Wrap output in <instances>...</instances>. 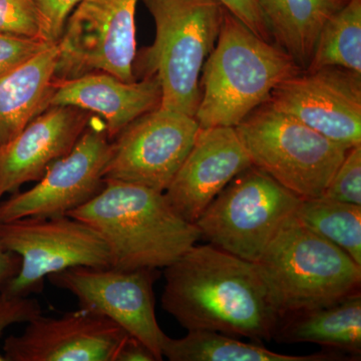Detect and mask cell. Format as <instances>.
<instances>
[{
    "mask_svg": "<svg viewBox=\"0 0 361 361\" xmlns=\"http://www.w3.org/2000/svg\"><path fill=\"white\" fill-rule=\"evenodd\" d=\"M361 75L341 68L303 70L266 104L345 148L361 145Z\"/></svg>",
    "mask_w": 361,
    "mask_h": 361,
    "instance_id": "4fadbf2b",
    "label": "cell"
},
{
    "mask_svg": "<svg viewBox=\"0 0 361 361\" xmlns=\"http://www.w3.org/2000/svg\"><path fill=\"white\" fill-rule=\"evenodd\" d=\"M111 141L104 125L87 126L73 149L47 169L37 185L0 201V223L68 215L104 186Z\"/></svg>",
    "mask_w": 361,
    "mask_h": 361,
    "instance_id": "7c38bea8",
    "label": "cell"
},
{
    "mask_svg": "<svg viewBox=\"0 0 361 361\" xmlns=\"http://www.w3.org/2000/svg\"><path fill=\"white\" fill-rule=\"evenodd\" d=\"M158 276L157 269L78 266L54 273L47 279L77 297L80 308L109 318L146 344L161 361L167 336L156 316L153 285Z\"/></svg>",
    "mask_w": 361,
    "mask_h": 361,
    "instance_id": "30bf717a",
    "label": "cell"
},
{
    "mask_svg": "<svg viewBox=\"0 0 361 361\" xmlns=\"http://www.w3.org/2000/svg\"><path fill=\"white\" fill-rule=\"evenodd\" d=\"M255 265L279 316L330 305L360 291V266L294 214Z\"/></svg>",
    "mask_w": 361,
    "mask_h": 361,
    "instance_id": "277c9868",
    "label": "cell"
},
{
    "mask_svg": "<svg viewBox=\"0 0 361 361\" xmlns=\"http://www.w3.org/2000/svg\"><path fill=\"white\" fill-rule=\"evenodd\" d=\"M322 197L361 205V145L348 149Z\"/></svg>",
    "mask_w": 361,
    "mask_h": 361,
    "instance_id": "cb8c5ba5",
    "label": "cell"
},
{
    "mask_svg": "<svg viewBox=\"0 0 361 361\" xmlns=\"http://www.w3.org/2000/svg\"><path fill=\"white\" fill-rule=\"evenodd\" d=\"M323 68L361 75V0H348L323 26L306 70Z\"/></svg>",
    "mask_w": 361,
    "mask_h": 361,
    "instance_id": "7402d4cb",
    "label": "cell"
},
{
    "mask_svg": "<svg viewBox=\"0 0 361 361\" xmlns=\"http://www.w3.org/2000/svg\"><path fill=\"white\" fill-rule=\"evenodd\" d=\"M163 357L171 361H336L353 360L342 351L327 349L308 355L274 353L260 342L240 341L237 337L209 330H191L182 338L168 336L161 345Z\"/></svg>",
    "mask_w": 361,
    "mask_h": 361,
    "instance_id": "44dd1931",
    "label": "cell"
},
{
    "mask_svg": "<svg viewBox=\"0 0 361 361\" xmlns=\"http://www.w3.org/2000/svg\"><path fill=\"white\" fill-rule=\"evenodd\" d=\"M89 111L49 106L0 153V201L42 179L54 161L73 149L89 126Z\"/></svg>",
    "mask_w": 361,
    "mask_h": 361,
    "instance_id": "2e32d148",
    "label": "cell"
},
{
    "mask_svg": "<svg viewBox=\"0 0 361 361\" xmlns=\"http://www.w3.org/2000/svg\"><path fill=\"white\" fill-rule=\"evenodd\" d=\"M301 71L281 47L261 39L226 9L202 70L195 120L200 128L237 127L278 85Z\"/></svg>",
    "mask_w": 361,
    "mask_h": 361,
    "instance_id": "3957f363",
    "label": "cell"
},
{
    "mask_svg": "<svg viewBox=\"0 0 361 361\" xmlns=\"http://www.w3.org/2000/svg\"><path fill=\"white\" fill-rule=\"evenodd\" d=\"M300 202L264 171L251 165L218 194L195 225L209 243L255 263Z\"/></svg>",
    "mask_w": 361,
    "mask_h": 361,
    "instance_id": "52a82bcc",
    "label": "cell"
},
{
    "mask_svg": "<svg viewBox=\"0 0 361 361\" xmlns=\"http://www.w3.org/2000/svg\"><path fill=\"white\" fill-rule=\"evenodd\" d=\"M0 247L20 258L18 274L0 289L9 295L39 293L49 275L68 268L111 266L110 250L101 235L70 215L1 222Z\"/></svg>",
    "mask_w": 361,
    "mask_h": 361,
    "instance_id": "ba28073f",
    "label": "cell"
},
{
    "mask_svg": "<svg viewBox=\"0 0 361 361\" xmlns=\"http://www.w3.org/2000/svg\"><path fill=\"white\" fill-rule=\"evenodd\" d=\"M229 13L238 18L260 37L261 39L269 42L271 37L267 26L259 8L257 0H219Z\"/></svg>",
    "mask_w": 361,
    "mask_h": 361,
    "instance_id": "f1b7e54d",
    "label": "cell"
},
{
    "mask_svg": "<svg viewBox=\"0 0 361 361\" xmlns=\"http://www.w3.org/2000/svg\"><path fill=\"white\" fill-rule=\"evenodd\" d=\"M58 58V44H52L0 78V153L28 123L49 108L56 90Z\"/></svg>",
    "mask_w": 361,
    "mask_h": 361,
    "instance_id": "ac0fdd59",
    "label": "cell"
},
{
    "mask_svg": "<svg viewBox=\"0 0 361 361\" xmlns=\"http://www.w3.org/2000/svg\"><path fill=\"white\" fill-rule=\"evenodd\" d=\"M51 44L42 39L0 32V78L25 65Z\"/></svg>",
    "mask_w": 361,
    "mask_h": 361,
    "instance_id": "484cf974",
    "label": "cell"
},
{
    "mask_svg": "<svg viewBox=\"0 0 361 361\" xmlns=\"http://www.w3.org/2000/svg\"><path fill=\"white\" fill-rule=\"evenodd\" d=\"M0 32L42 39L35 0H0Z\"/></svg>",
    "mask_w": 361,
    "mask_h": 361,
    "instance_id": "d4e9b609",
    "label": "cell"
},
{
    "mask_svg": "<svg viewBox=\"0 0 361 361\" xmlns=\"http://www.w3.org/2000/svg\"><path fill=\"white\" fill-rule=\"evenodd\" d=\"M116 361H158V360L146 344L129 336L121 346Z\"/></svg>",
    "mask_w": 361,
    "mask_h": 361,
    "instance_id": "f546056e",
    "label": "cell"
},
{
    "mask_svg": "<svg viewBox=\"0 0 361 361\" xmlns=\"http://www.w3.org/2000/svg\"><path fill=\"white\" fill-rule=\"evenodd\" d=\"M270 37L302 70L326 21L348 0H257Z\"/></svg>",
    "mask_w": 361,
    "mask_h": 361,
    "instance_id": "ffe728a7",
    "label": "cell"
},
{
    "mask_svg": "<svg viewBox=\"0 0 361 361\" xmlns=\"http://www.w3.org/2000/svg\"><path fill=\"white\" fill-rule=\"evenodd\" d=\"M294 215L361 267V205L319 197L301 200Z\"/></svg>",
    "mask_w": 361,
    "mask_h": 361,
    "instance_id": "603a6c76",
    "label": "cell"
},
{
    "mask_svg": "<svg viewBox=\"0 0 361 361\" xmlns=\"http://www.w3.org/2000/svg\"><path fill=\"white\" fill-rule=\"evenodd\" d=\"M164 269L161 307L188 331L273 338L279 314L255 263L210 243L195 244Z\"/></svg>",
    "mask_w": 361,
    "mask_h": 361,
    "instance_id": "6da1fadb",
    "label": "cell"
},
{
    "mask_svg": "<svg viewBox=\"0 0 361 361\" xmlns=\"http://www.w3.org/2000/svg\"><path fill=\"white\" fill-rule=\"evenodd\" d=\"M20 267V256L0 247V289L18 274Z\"/></svg>",
    "mask_w": 361,
    "mask_h": 361,
    "instance_id": "4dcf8cb0",
    "label": "cell"
},
{
    "mask_svg": "<svg viewBox=\"0 0 361 361\" xmlns=\"http://www.w3.org/2000/svg\"><path fill=\"white\" fill-rule=\"evenodd\" d=\"M40 314L42 308L35 299L9 295L0 290V337L7 327L16 323H27ZM0 361H6L4 353H0Z\"/></svg>",
    "mask_w": 361,
    "mask_h": 361,
    "instance_id": "83f0119b",
    "label": "cell"
},
{
    "mask_svg": "<svg viewBox=\"0 0 361 361\" xmlns=\"http://www.w3.org/2000/svg\"><path fill=\"white\" fill-rule=\"evenodd\" d=\"M156 25L140 68L161 85V108L194 116L200 75L217 42L226 8L219 0H142ZM144 77V78H145Z\"/></svg>",
    "mask_w": 361,
    "mask_h": 361,
    "instance_id": "5b68a950",
    "label": "cell"
},
{
    "mask_svg": "<svg viewBox=\"0 0 361 361\" xmlns=\"http://www.w3.org/2000/svg\"><path fill=\"white\" fill-rule=\"evenodd\" d=\"M235 130L252 165L301 200L323 196L349 149L266 103Z\"/></svg>",
    "mask_w": 361,
    "mask_h": 361,
    "instance_id": "8992f818",
    "label": "cell"
},
{
    "mask_svg": "<svg viewBox=\"0 0 361 361\" xmlns=\"http://www.w3.org/2000/svg\"><path fill=\"white\" fill-rule=\"evenodd\" d=\"M251 165L235 128H200L164 194L180 217L195 224L218 194Z\"/></svg>",
    "mask_w": 361,
    "mask_h": 361,
    "instance_id": "9a60e30c",
    "label": "cell"
},
{
    "mask_svg": "<svg viewBox=\"0 0 361 361\" xmlns=\"http://www.w3.org/2000/svg\"><path fill=\"white\" fill-rule=\"evenodd\" d=\"M161 99L155 77L123 82L109 73H94L56 82L49 106H73L101 116L113 141L130 123L159 108Z\"/></svg>",
    "mask_w": 361,
    "mask_h": 361,
    "instance_id": "e0dca14e",
    "label": "cell"
},
{
    "mask_svg": "<svg viewBox=\"0 0 361 361\" xmlns=\"http://www.w3.org/2000/svg\"><path fill=\"white\" fill-rule=\"evenodd\" d=\"M39 13L42 39L58 44L66 23L80 0H35Z\"/></svg>",
    "mask_w": 361,
    "mask_h": 361,
    "instance_id": "4316f807",
    "label": "cell"
},
{
    "mask_svg": "<svg viewBox=\"0 0 361 361\" xmlns=\"http://www.w3.org/2000/svg\"><path fill=\"white\" fill-rule=\"evenodd\" d=\"M139 0H80L59 40L54 80L106 73L134 82Z\"/></svg>",
    "mask_w": 361,
    "mask_h": 361,
    "instance_id": "9c48e42d",
    "label": "cell"
},
{
    "mask_svg": "<svg viewBox=\"0 0 361 361\" xmlns=\"http://www.w3.org/2000/svg\"><path fill=\"white\" fill-rule=\"evenodd\" d=\"M200 126L194 116L159 108L145 114L111 141L104 180L164 192L193 147Z\"/></svg>",
    "mask_w": 361,
    "mask_h": 361,
    "instance_id": "8fae6325",
    "label": "cell"
},
{
    "mask_svg": "<svg viewBox=\"0 0 361 361\" xmlns=\"http://www.w3.org/2000/svg\"><path fill=\"white\" fill-rule=\"evenodd\" d=\"M68 215L101 235L118 269L167 267L201 239L198 227L180 217L165 194L121 180H104L97 196Z\"/></svg>",
    "mask_w": 361,
    "mask_h": 361,
    "instance_id": "7a4b0ae2",
    "label": "cell"
},
{
    "mask_svg": "<svg viewBox=\"0 0 361 361\" xmlns=\"http://www.w3.org/2000/svg\"><path fill=\"white\" fill-rule=\"evenodd\" d=\"M279 343H314L360 360V291L330 305L279 316L273 338Z\"/></svg>",
    "mask_w": 361,
    "mask_h": 361,
    "instance_id": "d6986e66",
    "label": "cell"
},
{
    "mask_svg": "<svg viewBox=\"0 0 361 361\" xmlns=\"http://www.w3.org/2000/svg\"><path fill=\"white\" fill-rule=\"evenodd\" d=\"M128 336L109 318L80 307L61 317L37 316L2 348L6 361H116Z\"/></svg>",
    "mask_w": 361,
    "mask_h": 361,
    "instance_id": "5bb4252c",
    "label": "cell"
}]
</instances>
